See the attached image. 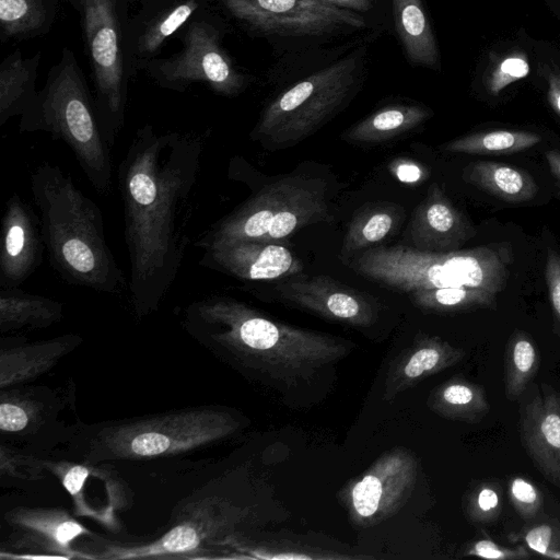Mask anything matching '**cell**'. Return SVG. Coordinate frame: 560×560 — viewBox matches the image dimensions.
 <instances>
[{
  "label": "cell",
  "mask_w": 560,
  "mask_h": 560,
  "mask_svg": "<svg viewBox=\"0 0 560 560\" xmlns=\"http://www.w3.org/2000/svg\"><path fill=\"white\" fill-rule=\"evenodd\" d=\"M205 149L206 133L145 124L119 162L128 293L138 319L159 310L185 260Z\"/></svg>",
  "instance_id": "obj_1"
},
{
  "label": "cell",
  "mask_w": 560,
  "mask_h": 560,
  "mask_svg": "<svg viewBox=\"0 0 560 560\" xmlns=\"http://www.w3.org/2000/svg\"><path fill=\"white\" fill-rule=\"evenodd\" d=\"M180 323L196 342L220 360L284 382L312 376L350 351L347 340L275 322L224 295L190 302Z\"/></svg>",
  "instance_id": "obj_2"
},
{
  "label": "cell",
  "mask_w": 560,
  "mask_h": 560,
  "mask_svg": "<svg viewBox=\"0 0 560 560\" xmlns=\"http://www.w3.org/2000/svg\"><path fill=\"white\" fill-rule=\"evenodd\" d=\"M31 191L51 267L68 283L120 295L129 281L107 243L100 207L56 164L31 174Z\"/></svg>",
  "instance_id": "obj_3"
},
{
  "label": "cell",
  "mask_w": 560,
  "mask_h": 560,
  "mask_svg": "<svg viewBox=\"0 0 560 560\" xmlns=\"http://www.w3.org/2000/svg\"><path fill=\"white\" fill-rule=\"evenodd\" d=\"M242 425L235 412L219 406H195L141 417L80 424L71 435L74 459L109 464L187 453L222 441Z\"/></svg>",
  "instance_id": "obj_4"
},
{
  "label": "cell",
  "mask_w": 560,
  "mask_h": 560,
  "mask_svg": "<svg viewBox=\"0 0 560 560\" xmlns=\"http://www.w3.org/2000/svg\"><path fill=\"white\" fill-rule=\"evenodd\" d=\"M20 132H47L62 140L100 194L112 187L110 147L100 122L95 100L73 54L65 47L45 85L20 116Z\"/></svg>",
  "instance_id": "obj_5"
},
{
  "label": "cell",
  "mask_w": 560,
  "mask_h": 560,
  "mask_svg": "<svg viewBox=\"0 0 560 560\" xmlns=\"http://www.w3.org/2000/svg\"><path fill=\"white\" fill-rule=\"evenodd\" d=\"M512 250L508 243L431 252L394 245L364 250L350 264L362 277L405 293L467 287L500 293L508 284Z\"/></svg>",
  "instance_id": "obj_6"
},
{
  "label": "cell",
  "mask_w": 560,
  "mask_h": 560,
  "mask_svg": "<svg viewBox=\"0 0 560 560\" xmlns=\"http://www.w3.org/2000/svg\"><path fill=\"white\" fill-rule=\"evenodd\" d=\"M328 218L327 183L320 178L288 175L261 187L219 219L194 245L203 249L230 241L272 243Z\"/></svg>",
  "instance_id": "obj_7"
},
{
  "label": "cell",
  "mask_w": 560,
  "mask_h": 560,
  "mask_svg": "<svg viewBox=\"0 0 560 560\" xmlns=\"http://www.w3.org/2000/svg\"><path fill=\"white\" fill-rule=\"evenodd\" d=\"M362 72L363 52H355L310 73L265 107L252 138L282 149L312 136L354 96Z\"/></svg>",
  "instance_id": "obj_8"
},
{
  "label": "cell",
  "mask_w": 560,
  "mask_h": 560,
  "mask_svg": "<svg viewBox=\"0 0 560 560\" xmlns=\"http://www.w3.org/2000/svg\"><path fill=\"white\" fill-rule=\"evenodd\" d=\"M225 26L215 8L197 13L179 31L180 50L166 58H154L144 71L166 90L184 92L200 83L215 94L237 96L246 90L249 79L223 47Z\"/></svg>",
  "instance_id": "obj_9"
},
{
  "label": "cell",
  "mask_w": 560,
  "mask_h": 560,
  "mask_svg": "<svg viewBox=\"0 0 560 560\" xmlns=\"http://www.w3.org/2000/svg\"><path fill=\"white\" fill-rule=\"evenodd\" d=\"M85 54L92 70L95 104L104 137L114 147L124 128L130 81L119 15V0H81Z\"/></svg>",
  "instance_id": "obj_10"
},
{
  "label": "cell",
  "mask_w": 560,
  "mask_h": 560,
  "mask_svg": "<svg viewBox=\"0 0 560 560\" xmlns=\"http://www.w3.org/2000/svg\"><path fill=\"white\" fill-rule=\"evenodd\" d=\"M214 7L248 33L267 38H320L366 26L359 13L315 0H214Z\"/></svg>",
  "instance_id": "obj_11"
},
{
  "label": "cell",
  "mask_w": 560,
  "mask_h": 560,
  "mask_svg": "<svg viewBox=\"0 0 560 560\" xmlns=\"http://www.w3.org/2000/svg\"><path fill=\"white\" fill-rule=\"evenodd\" d=\"M418 467L416 456L405 448L381 455L341 491L351 522L370 527L398 512L413 490Z\"/></svg>",
  "instance_id": "obj_12"
},
{
  "label": "cell",
  "mask_w": 560,
  "mask_h": 560,
  "mask_svg": "<svg viewBox=\"0 0 560 560\" xmlns=\"http://www.w3.org/2000/svg\"><path fill=\"white\" fill-rule=\"evenodd\" d=\"M3 520L10 528L0 558L12 559H94L81 547L93 533L62 508L16 506Z\"/></svg>",
  "instance_id": "obj_13"
},
{
  "label": "cell",
  "mask_w": 560,
  "mask_h": 560,
  "mask_svg": "<svg viewBox=\"0 0 560 560\" xmlns=\"http://www.w3.org/2000/svg\"><path fill=\"white\" fill-rule=\"evenodd\" d=\"M214 0H119L129 79L144 71L166 40Z\"/></svg>",
  "instance_id": "obj_14"
},
{
  "label": "cell",
  "mask_w": 560,
  "mask_h": 560,
  "mask_svg": "<svg viewBox=\"0 0 560 560\" xmlns=\"http://www.w3.org/2000/svg\"><path fill=\"white\" fill-rule=\"evenodd\" d=\"M278 295L327 319L369 327L377 318L375 303L355 290L325 276L295 275L276 285Z\"/></svg>",
  "instance_id": "obj_15"
},
{
  "label": "cell",
  "mask_w": 560,
  "mask_h": 560,
  "mask_svg": "<svg viewBox=\"0 0 560 560\" xmlns=\"http://www.w3.org/2000/svg\"><path fill=\"white\" fill-rule=\"evenodd\" d=\"M199 264L241 280L285 279L301 273L302 261L284 246L255 241H230L202 249Z\"/></svg>",
  "instance_id": "obj_16"
},
{
  "label": "cell",
  "mask_w": 560,
  "mask_h": 560,
  "mask_svg": "<svg viewBox=\"0 0 560 560\" xmlns=\"http://www.w3.org/2000/svg\"><path fill=\"white\" fill-rule=\"evenodd\" d=\"M43 244L39 219L14 192L1 220L0 288L20 287L37 269Z\"/></svg>",
  "instance_id": "obj_17"
},
{
  "label": "cell",
  "mask_w": 560,
  "mask_h": 560,
  "mask_svg": "<svg viewBox=\"0 0 560 560\" xmlns=\"http://www.w3.org/2000/svg\"><path fill=\"white\" fill-rule=\"evenodd\" d=\"M62 400L47 387L14 386L0 393V433L2 441L40 442L52 430Z\"/></svg>",
  "instance_id": "obj_18"
},
{
  "label": "cell",
  "mask_w": 560,
  "mask_h": 560,
  "mask_svg": "<svg viewBox=\"0 0 560 560\" xmlns=\"http://www.w3.org/2000/svg\"><path fill=\"white\" fill-rule=\"evenodd\" d=\"M524 447L541 474L560 487V394L537 395L522 412Z\"/></svg>",
  "instance_id": "obj_19"
},
{
  "label": "cell",
  "mask_w": 560,
  "mask_h": 560,
  "mask_svg": "<svg viewBox=\"0 0 560 560\" xmlns=\"http://www.w3.org/2000/svg\"><path fill=\"white\" fill-rule=\"evenodd\" d=\"M417 248L431 252L457 250L475 232L471 224L438 185L417 208L410 224Z\"/></svg>",
  "instance_id": "obj_20"
},
{
  "label": "cell",
  "mask_w": 560,
  "mask_h": 560,
  "mask_svg": "<svg viewBox=\"0 0 560 560\" xmlns=\"http://www.w3.org/2000/svg\"><path fill=\"white\" fill-rule=\"evenodd\" d=\"M464 355L463 349L439 337H418L390 364L384 384V399L392 400L424 378L458 363Z\"/></svg>",
  "instance_id": "obj_21"
},
{
  "label": "cell",
  "mask_w": 560,
  "mask_h": 560,
  "mask_svg": "<svg viewBox=\"0 0 560 560\" xmlns=\"http://www.w3.org/2000/svg\"><path fill=\"white\" fill-rule=\"evenodd\" d=\"M82 343L77 334L0 349V388L21 386L51 370Z\"/></svg>",
  "instance_id": "obj_22"
},
{
  "label": "cell",
  "mask_w": 560,
  "mask_h": 560,
  "mask_svg": "<svg viewBox=\"0 0 560 560\" xmlns=\"http://www.w3.org/2000/svg\"><path fill=\"white\" fill-rule=\"evenodd\" d=\"M396 34L412 66L440 70L438 43L421 0H392Z\"/></svg>",
  "instance_id": "obj_23"
},
{
  "label": "cell",
  "mask_w": 560,
  "mask_h": 560,
  "mask_svg": "<svg viewBox=\"0 0 560 560\" xmlns=\"http://www.w3.org/2000/svg\"><path fill=\"white\" fill-rule=\"evenodd\" d=\"M63 304L19 287L0 288V331L49 327L63 318Z\"/></svg>",
  "instance_id": "obj_24"
},
{
  "label": "cell",
  "mask_w": 560,
  "mask_h": 560,
  "mask_svg": "<svg viewBox=\"0 0 560 560\" xmlns=\"http://www.w3.org/2000/svg\"><path fill=\"white\" fill-rule=\"evenodd\" d=\"M42 52L24 58L21 50L8 54L0 65V127L21 116L34 98Z\"/></svg>",
  "instance_id": "obj_25"
},
{
  "label": "cell",
  "mask_w": 560,
  "mask_h": 560,
  "mask_svg": "<svg viewBox=\"0 0 560 560\" xmlns=\"http://www.w3.org/2000/svg\"><path fill=\"white\" fill-rule=\"evenodd\" d=\"M431 116L432 112L422 105H388L351 126L342 138L364 144L384 142L418 128Z\"/></svg>",
  "instance_id": "obj_26"
},
{
  "label": "cell",
  "mask_w": 560,
  "mask_h": 560,
  "mask_svg": "<svg viewBox=\"0 0 560 560\" xmlns=\"http://www.w3.org/2000/svg\"><path fill=\"white\" fill-rule=\"evenodd\" d=\"M223 552H233L235 558L262 560H339L358 559L362 556L345 555L317 546L279 538H257L237 533L224 540Z\"/></svg>",
  "instance_id": "obj_27"
},
{
  "label": "cell",
  "mask_w": 560,
  "mask_h": 560,
  "mask_svg": "<svg viewBox=\"0 0 560 560\" xmlns=\"http://www.w3.org/2000/svg\"><path fill=\"white\" fill-rule=\"evenodd\" d=\"M463 177L470 185L506 202H525L538 192L537 183L526 171L493 161L469 164Z\"/></svg>",
  "instance_id": "obj_28"
},
{
  "label": "cell",
  "mask_w": 560,
  "mask_h": 560,
  "mask_svg": "<svg viewBox=\"0 0 560 560\" xmlns=\"http://www.w3.org/2000/svg\"><path fill=\"white\" fill-rule=\"evenodd\" d=\"M59 0H0V40L27 39L48 33Z\"/></svg>",
  "instance_id": "obj_29"
},
{
  "label": "cell",
  "mask_w": 560,
  "mask_h": 560,
  "mask_svg": "<svg viewBox=\"0 0 560 560\" xmlns=\"http://www.w3.org/2000/svg\"><path fill=\"white\" fill-rule=\"evenodd\" d=\"M428 406L441 417L465 422H478L489 410L482 387L462 378L436 387L430 394Z\"/></svg>",
  "instance_id": "obj_30"
},
{
  "label": "cell",
  "mask_w": 560,
  "mask_h": 560,
  "mask_svg": "<svg viewBox=\"0 0 560 560\" xmlns=\"http://www.w3.org/2000/svg\"><path fill=\"white\" fill-rule=\"evenodd\" d=\"M541 141L538 133L524 130H488L454 139L443 145L451 153L513 154L527 150Z\"/></svg>",
  "instance_id": "obj_31"
},
{
  "label": "cell",
  "mask_w": 560,
  "mask_h": 560,
  "mask_svg": "<svg viewBox=\"0 0 560 560\" xmlns=\"http://www.w3.org/2000/svg\"><path fill=\"white\" fill-rule=\"evenodd\" d=\"M495 293L467 287L439 288L409 294L418 307L431 312H463L495 305Z\"/></svg>",
  "instance_id": "obj_32"
},
{
  "label": "cell",
  "mask_w": 560,
  "mask_h": 560,
  "mask_svg": "<svg viewBox=\"0 0 560 560\" xmlns=\"http://www.w3.org/2000/svg\"><path fill=\"white\" fill-rule=\"evenodd\" d=\"M539 357L533 340L522 331L509 340L504 357L505 395L516 400L525 390L538 369Z\"/></svg>",
  "instance_id": "obj_33"
},
{
  "label": "cell",
  "mask_w": 560,
  "mask_h": 560,
  "mask_svg": "<svg viewBox=\"0 0 560 560\" xmlns=\"http://www.w3.org/2000/svg\"><path fill=\"white\" fill-rule=\"evenodd\" d=\"M395 214L388 207H373L358 214L345 237L342 253L349 254L364 249L381 242L393 230Z\"/></svg>",
  "instance_id": "obj_34"
},
{
  "label": "cell",
  "mask_w": 560,
  "mask_h": 560,
  "mask_svg": "<svg viewBox=\"0 0 560 560\" xmlns=\"http://www.w3.org/2000/svg\"><path fill=\"white\" fill-rule=\"evenodd\" d=\"M48 472L43 457L35 453L16 448L11 444H0V479L8 486L40 481Z\"/></svg>",
  "instance_id": "obj_35"
},
{
  "label": "cell",
  "mask_w": 560,
  "mask_h": 560,
  "mask_svg": "<svg viewBox=\"0 0 560 560\" xmlns=\"http://www.w3.org/2000/svg\"><path fill=\"white\" fill-rule=\"evenodd\" d=\"M529 73V62L525 54L513 52L502 58L486 78V86L492 95L499 94L510 84Z\"/></svg>",
  "instance_id": "obj_36"
},
{
  "label": "cell",
  "mask_w": 560,
  "mask_h": 560,
  "mask_svg": "<svg viewBox=\"0 0 560 560\" xmlns=\"http://www.w3.org/2000/svg\"><path fill=\"white\" fill-rule=\"evenodd\" d=\"M510 494L515 509L525 518L533 517L541 506L537 488L524 478L516 477L512 480Z\"/></svg>",
  "instance_id": "obj_37"
},
{
  "label": "cell",
  "mask_w": 560,
  "mask_h": 560,
  "mask_svg": "<svg viewBox=\"0 0 560 560\" xmlns=\"http://www.w3.org/2000/svg\"><path fill=\"white\" fill-rule=\"evenodd\" d=\"M469 512L474 518L491 520L499 513L500 497L492 487H480L469 500Z\"/></svg>",
  "instance_id": "obj_38"
},
{
  "label": "cell",
  "mask_w": 560,
  "mask_h": 560,
  "mask_svg": "<svg viewBox=\"0 0 560 560\" xmlns=\"http://www.w3.org/2000/svg\"><path fill=\"white\" fill-rule=\"evenodd\" d=\"M545 278L555 317L560 323V255L551 248L547 252Z\"/></svg>",
  "instance_id": "obj_39"
},
{
  "label": "cell",
  "mask_w": 560,
  "mask_h": 560,
  "mask_svg": "<svg viewBox=\"0 0 560 560\" xmlns=\"http://www.w3.org/2000/svg\"><path fill=\"white\" fill-rule=\"evenodd\" d=\"M552 528L547 524H541L526 533L525 542L539 555L560 558V555L552 548Z\"/></svg>",
  "instance_id": "obj_40"
},
{
  "label": "cell",
  "mask_w": 560,
  "mask_h": 560,
  "mask_svg": "<svg viewBox=\"0 0 560 560\" xmlns=\"http://www.w3.org/2000/svg\"><path fill=\"white\" fill-rule=\"evenodd\" d=\"M467 555L477 556L486 559H514L526 556L522 548L508 549L497 545L491 539H481L476 541L467 551Z\"/></svg>",
  "instance_id": "obj_41"
},
{
  "label": "cell",
  "mask_w": 560,
  "mask_h": 560,
  "mask_svg": "<svg viewBox=\"0 0 560 560\" xmlns=\"http://www.w3.org/2000/svg\"><path fill=\"white\" fill-rule=\"evenodd\" d=\"M547 83L548 102L553 112L560 117V72H550Z\"/></svg>",
  "instance_id": "obj_42"
},
{
  "label": "cell",
  "mask_w": 560,
  "mask_h": 560,
  "mask_svg": "<svg viewBox=\"0 0 560 560\" xmlns=\"http://www.w3.org/2000/svg\"><path fill=\"white\" fill-rule=\"evenodd\" d=\"M325 4L334 5L340 9L353 12L369 11L373 7L374 0H315Z\"/></svg>",
  "instance_id": "obj_43"
},
{
  "label": "cell",
  "mask_w": 560,
  "mask_h": 560,
  "mask_svg": "<svg viewBox=\"0 0 560 560\" xmlns=\"http://www.w3.org/2000/svg\"><path fill=\"white\" fill-rule=\"evenodd\" d=\"M396 176L404 183H416L422 177V171L416 164L400 163L396 167Z\"/></svg>",
  "instance_id": "obj_44"
},
{
  "label": "cell",
  "mask_w": 560,
  "mask_h": 560,
  "mask_svg": "<svg viewBox=\"0 0 560 560\" xmlns=\"http://www.w3.org/2000/svg\"><path fill=\"white\" fill-rule=\"evenodd\" d=\"M546 161L553 176L560 182V151L548 150L545 153Z\"/></svg>",
  "instance_id": "obj_45"
},
{
  "label": "cell",
  "mask_w": 560,
  "mask_h": 560,
  "mask_svg": "<svg viewBox=\"0 0 560 560\" xmlns=\"http://www.w3.org/2000/svg\"><path fill=\"white\" fill-rule=\"evenodd\" d=\"M67 1L73 7V9L79 11L80 5H81V0H67Z\"/></svg>",
  "instance_id": "obj_46"
}]
</instances>
